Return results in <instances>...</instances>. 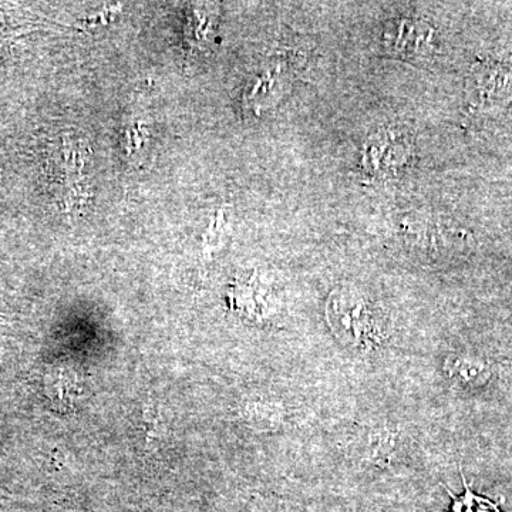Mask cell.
I'll list each match as a JSON object with an SVG mask.
<instances>
[{"mask_svg": "<svg viewBox=\"0 0 512 512\" xmlns=\"http://www.w3.org/2000/svg\"><path fill=\"white\" fill-rule=\"evenodd\" d=\"M326 319L340 345L353 352H375L389 339L382 312L365 293L352 286L333 289L326 303Z\"/></svg>", "mask_w": 512, "mask_h": 512, "instance_id": "obj_1", "label": "cell"}, {"mask_svg": "<svg viewBox=\"0 0 512 512\" xmlns=\"http://www.w3.org/2000/svg\"><path fill=\"white\" fill-rule=\"evenodd\" d=\"M412 144L399 130H382L366 141L362 165L369 175L386 177L400 173L410 163Z\"/></svg>", "mask_w": 512, "mask_h": 512, "instance_id": "obj_2", "label": "cell"}, {"mask_svg": "<svg viewBox=\"0 0 512 512\" xmlns=\"http://www.w3.org/2000/svg\"><path fill=\"white\" fill-rule=\"evenodd\" d=\"M384 49L400 57H424L433 53L436 35L429 23L416 18H399L383 30Z\"/></svg>", "mask_w": 512, "mask_h": 512, "instance_id": "obj_3", "label": "cell"}, {"mask_svg": "<svg viewBox=\"0 0 512 512\" xmlns=\"http://www.w3.org/2000/svg\"><path fill=\"white\" fill-rule=\"evenodd\" d=\"M473 104L481 111L501 109L512 103V70L501 63L477 64L471 74Z\"/></svg>", "mask_w": 512, "mask_h": 512, "instance_id": "obj_4", "label": "cell"}, {"mask_svg": "<svg viewBox=\"0 0 512 512\" xmlns=\"http://www.w3.org/2000/svg\"><path fill=\"white\" fill-rule=\"evenodd\" d=\"M400 448V434L396 430L387 426L372 427L363 436L362 457L373 466H389Z\"/></svg>", "mask_w": 512, "mask_h": 512, "instance_id": "obj_5", "label": "cell"}, {"mask_svg": "<svg viewBox=\"0 0 512 512\" xmlns=\"http://www.w3.org/2000/svg\"><path fill=\"white\" fill-rule=\"evenodd\" d=\"M444 372L448 379L464 387H477L487 382L490 367L473 355L453 353L444 360Z\"/></svg>", "mask_w": 512, "mask_h": 512, "instance_id": "obj_6", "label": "cell"}, {"mask_svg": "<svg viewBox=\"0 0 512 512\" xmlns=\"http://www.w3.org/2000/svg\"><path fill=\"white\" fill-rule=\"evenodd\" d=\"M464 491L461 494H453L448 491L451 498L450 512H503L500 505L490 498L477 494L463 476Z\"/></svg>", "mask_w": 512, "mask_h": 512, "instance_id": "obj_7", "label": "cell"}, {"mask_svg": "<svg viewBox=\"0 0 512 512\" xmlns=\"http://www.w3.org/2000/svg\"><path fill=\"white\" fill-rule=\"evenodd\" d=\"M247 416L249 421L256 424V426L272 429V427H276L281 423L282 417H284V410L276 406L275 403L259 400V402L248 404Z\"/></svg>", "mask_w": 512, "mask_h": 512, "instance_id": "obj_8", "label": "cell"}]
</instances>
